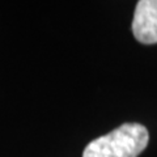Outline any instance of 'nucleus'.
I'll use <instances>...</instances> for the list:
<instances>
[{
    "mask_svg": "<svg viewBox=\"0 0 157 157\" xmlns=\"http://www.w3.org/2000/svg\"><path fill=\"white\" fill-rule=\"evenodd\" d=\"M149 141L148 130L140 123H124L107 135L92 140L82 157H137Z\"/></svg>",
    "mask_w": 157,
    "mask_h": 157,
    "instance_id": "f257e3e1",
    "label": "nucleus"
},
{
    "mask_svg": "<svg viewBox=\"0 0 157 157\" xmlns=\"http://www.w3.org/2000/svg\"><path fill=\"white\" fill-rule=\"evenodd\" d=\"M132 33L140 43H157V0L137 2L132 20Z\"/></svg>",
    "mask_w": 157,
    "mask_h": 157,
    "instance_id": "f03ea898",
    "label": "nucleus"
}]
</instances>
